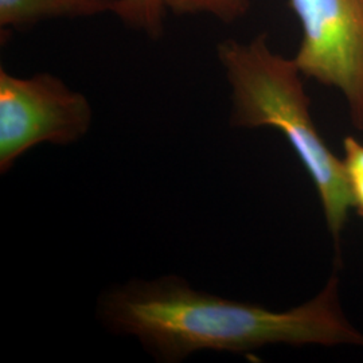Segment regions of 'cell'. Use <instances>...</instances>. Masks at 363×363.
<instances>
[{"label":"cell","instance_id":"6da1fadb","mask_svg":"<svg viewBox=\"0 0 363 363\" xmlns=\"http://www.w3.org/2000/svg\"><path fill=\"white\" fill-rule=\"evenodd\" d=\"M100 315L116 334L136 337L155 358L181 362L196 351L249 352L271 345L363 347V334L340 306L339 277L288 311L195 291L177 276L130 281L106 292Z\"/></svg>","mask_w":363,"mask_h":363},{"label":"cell","instance_id":"7a4b0ae2","mask_svg":"<svg viewBox=\"0 0 363 363\" xmlns=\"http://www.w3.org/2000/svg\"><path fill=\"white\" fill-rule=\"evenodd\" d=\"M217 55L232 91L230 124L271 127L284 135L311 177L337 247L354 208L352 196L343 159L331 151L315 125L296 62L273 52L267 33L247 42L226 39L218 43Z\"/></svg>","mask_w":363,"mask_h":363},{"label":"cell","instance_id":"3957f363","mask_svg":"<svg viewBox=\"0 0 363 363\" xmlns=\"http://www.w3.org/2000/svg\"><path fill=\"white\" fill-rule=\"evenodd\" d=\"M88 99L49 73L15 77L0 69V171L39 144L76 143L91 128Z\"/></svg>","mask_w":363,"mask_h":363},{"label":"cell","instance_id":"277c9868","mask_svg":"<svg viewBox=\"0 0 363 363\" xmlns=\"http://www.w3.org/2000/svg\"><path fill=\"white\" fill-rule=\"evenodd\" d=\"M301 26L294 57L306 78L342 93L363 132V0H289Z\"/></svg>","mask_w":363,"mask_h":363},{"label":"cell","instance_id":"5b68a950","mask_svg":"<svg viewBox=\"0 0 363 363\" xmlns=\"http://www.w3.org/2000/svg\"><path fill=\"white\" fill-rule=\"evenodd\" d=\"M115 0H0V26L27 30L57 18L111 13Z\"/></svg>","mask_w":363,"mask_h":363},{"label":"cell","instance_id":"8992f818","mask_svg":"<svg viewBox=\"0 0 363 363\" xmlns=\"http://www.w3.org/2000/svg\"><path fill=\"white\" fill-rule=\"evenodd\" d=\"M166 11V0H115L112 13L124 25L157 39L163 33Z\"/></svg>","mask_w":363,"mask_h":363},{"label":"cell","instance_id":"52a82bcc","mask_svg":"<svg viewBox=\"0 0 363 363\" xmlns=\"http://www.w3.org/2000/svg\"><path fill=\"white\" fill-rule=\"evenodd\" d=\"M167 10L177 15H211L223 23H234L247 15L250 0H166Z\"/></svg>","mask_w":363,"mask_h":363},{"label":"cell","instance_id":"ba28073f","mask_svg":"<svg viewBox=\"0 0 363 363\" xmlns=\"http://www.w3.org/2000/svg\"><path fill=\"white\" fill-rule=\"evenodd\" d=\"M343 154L354 210L363 218V144L350 135L343 140Z\"/></svg>","mask_w":363,"mask_h":363}]
</instances>
